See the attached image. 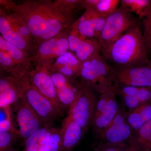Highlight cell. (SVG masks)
<instances>
[{
    "mask_svg": "<svg viewBox=\"0 0 151 151\" xmlns=\"http://www.w3.org/2000/svg\"><path fill=\"white\" fill-rule=\"evenodd\" d=\"M123 97L125 104L127 107L131 109L151 103V86L138 87L134 94Z\"/></svg>",
    "mask_w": 151,
    "mask_h": 151,
    "instance_id": "cell-25",
    "label": "cell"
},
{
    "mask_svg": "<svg viewBox=\"0 0 151 151\" xmlns=\"http://www.w3.org/2000/svg\"><path fill=\"white\" fill-rule=\"evenodd\" d=\"M106 18L99 17L83 21L76 20L70 27V33L83 39H91L98 41Z\"/></svg>",
    "mask_w": 151,
    "mask_h": 151,
    "instance_id": "cell-14",
    "label": "cell"
},
{
    "mask_svg": "<svg viewBox=\"0 0 151 151\" xmlns=\"http://www.w3.org/2000/svg\"><path fill=\"white\" fill-rule=\"evenodd\" d=\"M151 150V139H150V142H149L147 148V151H150Z\"/></svg>",
    "mask_w": 151,
    "mask_h": 151,
    "instance_id": "cell-33",
    "label": "cell"
},
{
    "mask_svg": "<svg viewBox=\"0 0 151 151\" xmlns=\"http://www.w3.org/2000/svg\"><path fill=\"white\" fill-rule=\"evenodd\" d=\"M112 67L118 88L123 86H151V68L149 66Z\"/></svg>",
    "mask_w": 151,
    "mask_h": 151,
    "instance_id": "cell-11",
    "label": "cell"
},
{
    "mask_svg": "<svg viewBox=\"0 0 151 151\" xmlns=\"http://www.w3.org/2000/svg\"><path fill=\"white\" fill-rule=\"evenodd\" d=\"M61 137L60 151H70L81 140L83 134L81 126L68 115L60 127Z\"/></svg>",
    "mask_w": 151,
    "mask_h": 151,
    "instance_id": "cell-15",
    "label": "cell"
},
{
    "mask_svg": "<svg viewBox=\"0 0 151 151\" xmlns=\"http://www.w3.org/2000/svg\"></svg>",
    "mask_w": 151,
    "mask_h": 151,
    "instance_id": "cell-36",
    "label": "cell"
},
{
    "mask_svg": "<svg viewBox=\"0 0 151 151\" xmlns=\"http://www.w3.org/2000/svg\"><path fill=\"white\" fill-rule=\"evenodd\" d=\"M121 6L134 13L142 19L146 17L151 11V0H122Z\"/></svg>",
    "mask_w": 151,
    "mask_h": 151,
    "instance_id": "cell-26",
    "label": "cell"
},
{
    "mask_svg": "<svg viewBox=\"0 0 151 151\" xmlns=\"http://www.w3.org/2000/svg\"><path fill=\"white\" fill-rule=\"evenodd\" d=\"M11 108L12 112L15 113L16 121L18 127L17 134L24 142L44 124L22 97Z\"/></svg>",
    "mask_w": 151,
    "mask_h": 151,
    "instance_id": "cell-8",
    "label": "cell"
},
{
    "mask_svg": "<svg viewBox=\"0 0 151 151\" xmlns=\"http://www.w3.org/2000/svg\"><path fill=\"white\" fill-rule=\"evenodd\" d=\"M120 2L119 0H84L81 1L79 7L94 11L100 16L107 18L116 10Z\"/></svg>",
    "mask_w": 151,
    "mask_h": 151,
    "instance_id": "cell-20",
    "label": "cell"
},
{
    "mask_svg": "<svg viewBox=\"0 0 151 151\" xmlns=\"http://www.w3.org/2000/svg\"><path fill=\"white\" fill-rule=\"evenodd\" d=\"M139 24L132 13L122 6L117 8L106 18L98 40L101 51L107 49L128 30Z\"/></svg>",
    "mask_w": 151,
    "mask_h": 151,
    "instance_id": "cell-4",
    "label": "cell"
},
{
    "mask_svg": "<svg viewBox=\"0 0 151 151\" xmlns=\"http://www.w3.org/2000/svg\"><path fill=\"white\" fill-rule=\"evenodd\" d=\"M150 68H151V60H150V65H149Z\"/></svg>",
    "mask_w": 151,
    "mask_h": 151,
    "instance_id": "cell-35",
    "label": "cell"
},
{
    "mask_svg": "<svg viewBox=\"0 0 151 151\" xmlns=\"http://www.w3.org/2000/svg\"><path fill=\"white\" fill-rule=\"evenodd\" d=\"M17 151L16 150H14V148H11L10 149H9V150H8L7 151Z\"/></svg>",
    "mask_w": 151,
    "mask_h": 151,
    "instance_id": "cell-34",
    "label": "cell"
},
{
    "mask_svg": "<svg viewBox=\"0 0 151 151\" xmlns=\"http://www.w3.org/2000/svg\"><path fill=\"white\" fill-rule=\"evenodd\" d=\"M0 15V33L2 37L9 43L22 50L30 56V54L32 52L34 56L36 51L35 49L22 36L13 29L4 12L1 9Z\"/></svg>",
    "mask_w": 151,
    "mask_h": 151,
    "instance_id": "cell-17",
    "label": "cell"
},
{
    "mask_svg": "<svg viewBox=\"0 0 151 151\" xmlns=\"http://www.w3.org/2000/svg\"><path fill=\"white\" fill-rule=\"evenodd\" d=\"M101 52L108 62L116 67H144L150 63L139 24L128 30L111 46Z\"/></svg>",
    "mask_w": 151,
    "mask_h": 151,
    "instance_id": "cell-2",
    "label": "cell"
},
{
    "mask_svg": "<svg viewBox=\"0 0 151 151\" xmlns=\"http://www.w3.org/2000/svg\"><path fill=\"white\" fill-rule=\"evenodd\" d=\"M6 118L0 122V132H9L15 130L14 124L12 122V112L11 107L5 108Z\"/></svg>",
    "mask_w": 151,
    "mask_h": 151,
    "instance_id": "cell-31",
    "label": "cell"
},
{
    "mask_svg": "<svg viewBox=\"0 0 151 151\" xmlns=\"http://www.w3.org/2000/svg\"><path fill=\"white\" fill-rule=\"evenodd\" d=\"M61 148L60 128H55L52 134L37 151H60Z\"/></svg>",
    "mask_w": 151,
    "mask_h": 151,
    "instance_id": "cell-28",
    "label": "cell"
},
{
    "mask_svg": "<svg viewBox=\"0 0 151 151\" xmlns=\"http://www.w3.org/2000/svg\"><path fill=\"white\" fill-rule=\"evenodd\" d=\"M116 95L114 94L108 101L100 115L93 118L92 124H94L96 130L104 131L117 115L118 105L116 103Z\"/></svg>",
    "mask_w": 151,
    "mask_h": 151,
    "instance_id": "cell-22",
    "label": "cell"
},
{
    "mask_svg": "<svg viewBox=\"0 0 151 151\" xmlns=\"http://www.w3.org/2000/svg\"><path fill=\"white\" fill-rule=\"evenodd\" d=\"M151 120V103L144 104L135 108L128 118L129 124L139 130L144 124Z\"/></svg>",
    "mask_w": 151,
    "mask_h": 151,
    "instance_id": "cell-23",
    "label": "cell"
},
{
    "mask_svg": "<svg viewBox=\"0 0 151 151\" xmlns=\"http://www.w3.org/2000/svg\"><path fill=\"white\" fill-rule=\"evenodd\" d=\"M105 151H121L119 150L118 149L115 148L110 147L106 149Z\"/></svg>",
    "mask_w": 151,
    "mask_h": 151,
    "instance_id": "cell-32",
    "label": "cell"
},
{
    "mask_svg": "<svg viewBox=\"0 0 151 151\" xmlns=\"http://www.w3.org/2000/svg\"><path fill=\"white\" fill-rule=\"evenodd\" d=\"M143 38L147 52L151 53V11L144 19Z\"/></svg>",
    "mask_w": 151,
    "mask_h": 151,
    "instance_id": "cell-30",
    "label": "cell"
},
{
    "mask_svg": "<svg viewBox=\"0 0 151 151\" xmlns=\"http://www.w3.org/2000/svg\"><path fill=\"white\" fill-rule=\"evenodd\" d=\"M138 131L137 143L133 149L136 151H147L151 138V120L144 124Z\"/></svg>",
    "mask_w": 151,
    "mask_h": 151,
    "instance_id": "cell-27",
    "label": "cell"
},
{
    "mask_svg": "<svg viewBox=\"0 0 151 151\" xmlns=\"http://www.w3.org/2000/svg\"><path fill=\"white\" fill-rule=\"evenodd\" d=\"M18 138L15 130L0 132V151H6L12 148V146Z\"/></svg>",
    "mask_w": 151,
    "mask_h": 151,
    "instance_id": "cell-29",
    "label": "cell"
},
{
    "mask_svg": "<svg viewBox=\"0 0 151 151\" xmlns=\"http://www.w3.org/2000/svg\"><path fill=\"white\" fill-rule=\"evenodd\" d=\"M68 42L69 51L75 55L82 63L99 54L101 52V46L96 40L83 39L70 33V32Z\"/></svg>",
    "mask_w": 151,
    "mask_h": 151,
    "instance_id": "cell-13",
    "label": "cell"
},
{
    "mask_svg": "<svg viewBox=\"0 0 151 151\" xmlns=\"http://www.w3.org/2000/svg\"><path fill=\"white\" fill-rule=\"evenodd\" d=\"M22 97L43 124H52L63 115L48 99L31 85L29 80L24 84Z\"/></svg>",
    "mask_w": 151,
    "mask_h": 151,
    "instance_id": "cell-6",
    "label": "cell"
},
{
    "mask_svg": "<svg viewBox=\"0 0 151 151\" xmlns=\"http://www.w3.org/2000/svg\"><path fill=\"white\" fill-rule=\"evenodd\" d=\"M0 50L5 52L13 59L19 67L27 71L29 70L30 62L32 58L29 55L6 41L0 36Z\"/></svg>",
    "mask_w": 151,
    "mask_h": 151,
    "instance_id": "cell-19",
    "label": "cell"
},
{
    "mask_svg": "<svg viewBox=\"0 0 151 151\" xmlns=\"http://www.w3.org/2000/svg\"><path fill=\"white\" fill-rule=\"evenodd\" d=\"M70 28L38 45L32 59L36 66L48 68L57 58L69 51Z\"/></svg>",
    "mask_w": 151,
    "mask_h": 151,
    "instance_id": "cell-5",
    "label": "cell"
},
{
    "mask_svg": "<svg viewBox=\"0 0 151 151\" xmlns=\"http://www.w3.org/2000/svg\"><path fill=\"white\" fill-rule=\"evenodd\" d=\"M49 70L60 102L65 110H69L80 94L82 84L76 81L74 78L58 72Z\"/></svg>",
    "mask_w": 151,
    "mask_h": 151,
    "instance_id": "cell-10",
    "label": "cell"
},
{
    "mask_svg": "<svg viewBox=\"0 0 151 151\" xmlns=\"http://www.w3.org/2000/svg\"><path fill=\"white\" fill-rule=\"evenodd\" d=\"M103 134L108 142L118 144L129 137L131 128L123 116L117 114L112 122L103 131Z\"/></svg>",
    "mask_w": 151,
    "mask_h": 151,
    "instance_id": "cell-18",
    "label": "cell"
},
{
    "mask_svg": "<svg viewBox=\"0 0 151 151\" xmlns=\"http://www.w3.org/2000/svg\"><path fill=\"white\" fill-rule=\"evenodd\" d=\"M52 124H44L41 128L35 132L25 141L22 151H37L52 134L55 129Z\"/></svg>",
    "mask_w": 151,
    "mask_h": 151,
    "instance_id": "cell-21",
    "label": "cell"
},
{
    "mask_svg": "<svg viewBox=\"0 0 151 151\" xmlns=\"http://www.w3.org/2000/svg\"><path fill=\"white\" fill-rule=\"evenodd\" d=\"M82 64L83 63L75 55L69 51L57 58L47 68L51 71L74 78L80 76Z\"/></svg>",
    "mask_w": 151,
    "mask_h": 151,
    "instance_id": "cell-16",
    "label": "cell"
},
{
    "mask_svg": "<svg viewBox=\"0 0 151 151\" xmlns=\"http://www.w3.org/2000/svg\"><path fill=\"white\" fill-rule=\"evenodd\" d=\"M82 85L81 92L68 110V115L81 126L84 134L92 124L97 102L91 88Z\"/></svg>",
    "mask_w": 151,
    "mask_h": 151,
    "instance_id": "cell-7",
    "label": "cell"
},
{
    "mask_svg": "<svg viewBox=\"0 0 151 151\" xmlns=\"http://www.w3.org/2000/svg\"><path fill=\"white\" fill-rule=\"evenodd\" d=\"M29 77L21 79L10 75H1L0 78V108L11 107L21 98L25 84Z\"/></svg>",
    "mask_w": 151,
    "mask_h": 151,
    "instance_id": "cell-12",
    "label": "cell"
},
{
    "mask_svg": "<svg viewBox=\"0 0 151 151\" xmlns=\"http://www.w3.org/2000/svg\"><path fill=\"white\" fill-rule=\"evenodd\" d=\"M80 1L41 0L26 1L19 4L3 2L24 22L37 47L71 27L75 22V13Z\"/></svg>",
    "mask_w": 151,
    "mask_h": 151,
    "instance_id": "cell-1",
    "label": "cell"
},
{
    "mask_svg": "<svg viewBox=\"0 0 151 151\" xmlns=\"http://www.w3.org/2000/svg\"><path fill=\"white\" fill-rule=\"evenodd\" d=\"M29 79L31 85L48 99L63 114L65 109L60 102L55 86L48 68L36 66L35 69L30 72Z\"/></svg>",
    "mask_w": 151,
    "mask_h": 151,
    "instance_id": "cell-9",
    "label": "cell"
},
{
    "mask_svg": "<svg viewBox=\"0 0 151 151\" xmlns=\"http://www.w3.org/2000/svg\"><path fill=\"white\" fill-rule=\"evenodd\" d=\"M4 12L13 29L22 36L36 50L37 47L32 35L21 18L12 11L8 13Z\"/></svg>",
    "mask_w": 151,
    "mask_h": 151,
    "instance_id": "cell-24",
    "label": "cell"
},
{
    "mask_svg": "<svg viewBox=\"0 0 151 151\" xmlns=\"http://www.w3.org/2000/svg\"><path fill=\"white\" fill-rule=\"evenodd\" d=\"M80 77L82 84L101 94L118 88L113 67L100 53L83 63Z\"/></svg>",
    "mask_w": 151,
    "mask_h": 151,
    "instance_id": "cell-3",
    "label": "cell"
}]
</instances>
